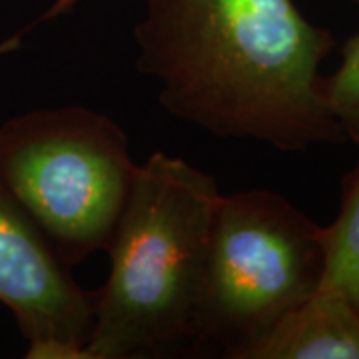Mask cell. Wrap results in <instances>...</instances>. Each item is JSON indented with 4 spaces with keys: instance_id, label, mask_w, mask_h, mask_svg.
I'll return each mask as SVG.
<instances>
[{
    "instance_id": "obj_6",
    "label": "cell",
    "mask_w": 359,
    "mask_h": 359,
    "mask_svg": "<svg viewBox=\"0 0 359 359\" xmlns=\"http://www.w3.org/2000/svg\"><path fill=\"white\" fill-rule=\"evenodd\" d=\"M244 359H359V311L339 287L323 280Z\"/></svg>"
},
{
    "instance_id": "obj_2",
    "label": "cell",
    "mask_w": 359,
    "mask_h": 359,
    "mask_svg": "<svg viewBox=\"0 0 359 359\" xmlns=\"http://www.w3.org/2000/svg\"><path fill=\"white\" fill-rule=\"evenodd\" d=\"M219 200L218 182L184 158L154 152L138 164L106 250L88 359L152 358L192 341Z\"/></svg>"
},
{
    "instance_id": "obj_10",
    "label": "cell",
    "mask_w": 359,
    "mask_h": 359,
    "mask_svg": "<svg viewBox=\"0 0 359 359\" xmlns=\"http://www.w3.org/2000/svg\"><path fill=\"white\" fill-rule=\"evenodd\" d=\"M351 2H353V4H355V6L359 8V0H351Z\"/></svg>"
},
{
    "instance_id": "obj_5",
    "label": "cell",
    "mask_w": 359,
    "mask_h": 359,
    "mask_svg": "<svg viewBox=\"0 0 359 359\" xmlns=\"http://www.w3.org/2000/svg\"><path fill=\"white\" fill-rule=\"evenodd\" d=\"M70 269L0 186V304L26 339L28 359H88L98 290L82 287Z\"/></svg>"
},
{
    "instance_id": "obj_3",
    "label": "cell",
    "mask_w": 359,
    "mask_h": 359,
    "mask_svg": "<svg viewBox=\"0 0 359 359\" xmlns=\"http://www.w3.org/2000/svg\"><path fill=\"white\" fill-rule=\"evenodd\" d=\"M136 168L122 126L84 106L32 110L0 126V186L70 268L108 250Z\"/></svg>"
},
{
    "instance_id": "obj_8",
    "label": "cell",
    "mask_w": 359,
    "mask_h": 359,
    "mask_svg": "<svg viewBox=\"0 0 359 359\" xmlns=\"http://www.w3.org/2000/svg\"><path fill=\"white\" fill-rule=\"evenodd\" d=\"M323 88L347 142L359 146V32L347 39L341 62L330 76H323Z\"/></svg>"
},
{
    "instance_id": "obj_1",
    "label": "cell",
    "mask_w": 359,
    "mask_h": 359,
    "mask_svg": "<svg viewBox=\"0 0 359 359\" xmlns=\"http://www.w3.org/2000/svg\"><path fill=\"white\" fill-rule=\"evenodd\" d=\"M134 40L160 104L192 126L282 152L347 142L320 74L334 34L294 0H146Z\"/></svg>"
},
{
    "instance_id": "obj_4",
    "label": "cell",
    "mask_w": 359,
    "mask_h": 359,
    "mask_svg": "<svg viewBox=\"0 0 359 359\" xmlns=\"http://www.w3.org/2000/svg\"><path fill=\"white\" fill-rule=\"evenodd\" d=\"M325 226L282 194H222L194 349L244 359L325 278Z\"/></svg>"
},
{
    "instance_id": "obj_9",
    "label": "cell",
    "mask_w": 359,
    "mask_h": 359,
    "mask_svg": "<svg viewBox=\"0 0 359 359\" xmlns=\"http://www.w3.org/2000/svg\"><path fill=\"white\" fill-rule=\"evenodd\" d=\"M80 0H54L48 11L40 16L39 22H48V20H56V18H62V16H68L76 8V4Z\"/></svg>"
},
{
    "instance_id": "obj_7",
    "label": "cell",
    "mask_w": 359,
    "mask_h": 359,
    "mask_svg": "<svg viewBox=\"0 0 359 359\" xmlns=\"http://www.w3.org/2000/svg\"><path fill=\"white\" fill-rule=\"evenodd\" d=\"M325 282L334 283L359 311V162L341 180L335 219L325 226Z\"/></svg>"
}]
</instances>
